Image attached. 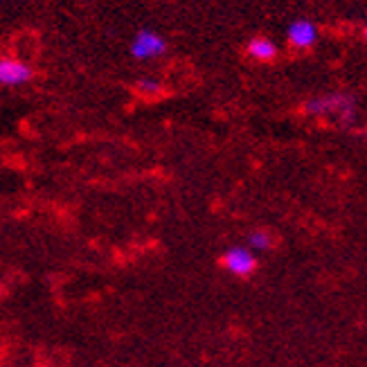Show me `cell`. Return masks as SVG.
Returning a JSON list of instances; mask_svg holds the SVG:
<instances>
[{
  "instance_id": "3",
  "label": "cell",
  "mask_w": 367,
  "mask_h": 367,
  "mask_svg": "<svg viewBox=\"0 0 367 367\" xmlns=\"http://www.w3.org/2000/svg\"><path fill=\"white\" fill-rule=\"evenodd\" d=\"M304 111L309 116H329V113H345L352 116L354 111V99L349 95H325L306 101Z\"/></svg>"
},
{
  "instance_id": "2",
  "label": "cell",
  "mask_w": 367,
  "mask_h": 367,
  "mask_svg": "<svg viewBox=\"0 0 367 367\" xmlns=\"http://www.w3.org/2000/svg\"><path fill=\"white\" fill-rule=\"evenodd\" d=\"M165 50H167L165 39L154 30H140L135 34L133 43H131V54L135 56L137 61L156 59V56H160Z\"/></svg>"
},
{
  "instance_id": "6",
  "label": "cell",
  "mask_w": 367,
  "mask_h": 367,
  "mask_svg": "<svg viewBox=\"0 0 367 367\" xmlns=\"http://www.w3.org/2000/svg\"><path fill=\"white\" fill-rule=\"evenodd\" d=\"M246 52L255 61H273L275 56H278V45H275L270 39L257 37L246 45Z\"/></svg>"
},
{
  "instance_id": "7",
  "label": "cell",
  "mask_w": 367,
  "mask_h": 367,
  "mask_svg": "<svg viewBox=\"0 0 367 367\" xmlns=\"http://www.w3.org/2000/svg\"><path fill=\"white\" fill-rule=\"evenodd\" d=\"M273 246V237L268 230H252L248 235V248L255 252V250H268Z\"/></svg>"
},
{
  "instance_id": "9",
  "label": "cell",
  "mask_w": 367,
  "mask_h": 367,
  "mask_svg": "<svg viewBox=\"0 0 367 367\" xmlns=\"http://www.w3.org/2000/svg\"><path fill=\"white\" fill-rule=\"evenodd\" d=\"M363 39H365V41H367V25H365V27H363Z\"/></svg>"
},
{
  "instance_id": "1",
  "label": "cell",
  "mask_w": 367,
  "mask_h": 367,
  "mask_svg": "<svg viewBox=\"0 0 367 367\" xmlns=\"http://www.w3.org/2000/svg\"><path fill=\"white\" fill-rule=\"evenodd\" d=\"M221 266L235 278H250L257 270V257L248 246H232L221 255Z\"/></svg>"
},
{
  "instance_id": "8",
  "label": "cell",
  "mask_w": 367,
  "mask_h": 367,
  "mask_svg": "<svg viewBox=\"0 0 367 367\" xmlns=\"http://www.w3.org/2000/svg\"><path fill=\"white\" fill-rule=\"evenodd\" d=\"M135 88H137V93H142V95H158V93H163V84L156 82V79H142V82L135 84Z\"/></svg>"
},
{
  "instance_id": "5",
  "label": "cell",
  "mask_w": 367,
  "mask_h": 367,
  "mask_svg": "<svg viewBox=\"0 0 367 367\" xmlns=\"http://www.w3.org/2000/svg\"><path fill=\"white\" fill-rule=\"evenodd\" d=\"M32 68L20 61V59H11V56H5L0 59V84L3 86H20L27 84L32 79Z\"/></svg>"
},
{
  "instance_id": "4",
  "label": "cell",
  "mask_w": 367,
  "mask_h": 367,
  "mask_svg": "<svg viewBox=\"0 0 367 367\" xmlns=\"http://www.w3.org/2000/svg\"><path fill=\"white\" fill-rule=\"evenodd\" d=\"M286 37H289V43L291 48L295 50H309L313 48L316 41H318V27L316 23L306 20V18H297L289 25V32H286Z\"/></svg>"
}]
</instances>
